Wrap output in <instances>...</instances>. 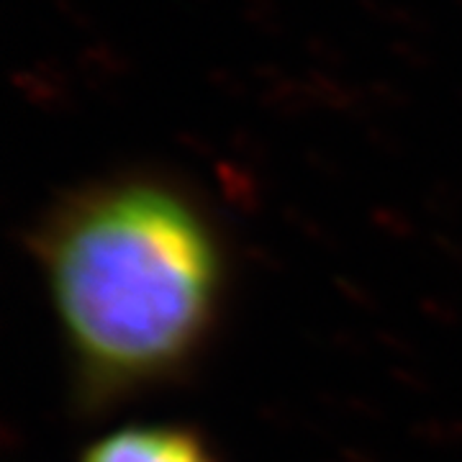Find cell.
<instances>
[{
	"label": "cell",
	"instance_id": "obj_1",
	"mask_svg": "<svg viewBox=\"0 0 462 462\" xmlns=\"http://www.w3.org/2000/svg\"><path fill=\"white\" fill-rule=\"evenodd\" d=\"M36 257L90 406L180 378L226 296V252L211 218L160 182L69 200L39 231Z\"/></svg>",
	"mask_w": 462,
	"mask_h": 462
},
{
	"label": "cell",
	"instance_id": "obj_2",
	"mask_svg": "<svg viewBox=\"0 0 462 462\" xmlns=\"http://www.w3.org/2000/svg\"><path fill=\"white\" fill-rule=\"evenodd\" d=\"M83 462H218L196 431L170 424L116 430L88 447Z\"/></svg>",
	"mask_w": 462,
	"mask_h": 462
}]
</instances>
